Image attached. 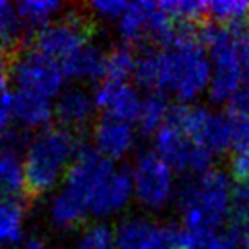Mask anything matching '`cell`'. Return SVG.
Here are the masks:
<instances>
[{"instance_id":"cell-1","label":"cell","mask_w":249,"mask_h":249,"mask_svg":"<svg viewBox=\"0 0 249 249\" xmlns=\"http://www.w3.org/2000/svg\"><path fill=\"white\" fill-rule=\"evenodd\" d=\"M212 67L200 35L181 29L160 48L139 53L133 73L139 89L174 97L179 104H195L208 94Z\"/></svg>"},{"instance_id":"cell-2","label":"cell","mask_w":249,"mask_h":249,"mask_svg":"<svg viewBox=\"0 0 249 249\" xmlns=\"http://www.w3.org/2000/svg\"><path fill=\"white\" fill-rule=\"evenodd\" d=\"M60 188L97 222L120 217L133 201L128 171L118 167L92 147L79 150Z\"/></svg>"},{"instance_id":"cell-3","label":"cell","mask_w":249,"mask_h":249,"mask_svg":"<svg viewBox=\"0 0 249 249\" xmlns=\"http://www.w3.org/2000/svg\"><path fill=\"white\" fill-rule=\"evenodd\" d=\"M212 67L208 97L229 104L249 87V29L212 26L200 33Z\"/></svg>"},{"instance_id":"cell-4","label":"cell","mask_w":249,"mask_h":249,"mask_svg":"<svg viewBox=\"0 0 249 249\" xmlns=\"http://www.w3.org/2000/svg\"><path fill=\"white\" fill-rule=\"evenodd\" d=\"M234 188L227 171L215 167L188 178L176 198L184 231H220L232 218Z\"/></svg>"},{"instance_id":"cell-5","label":"cell","mask_w":249,"mask_h":249,"mask_svg":"<svg viewBox=\"0 0 249 249\" xmlns=\"http://www.w3.org/2000/svg\"><path fill=\"white\" fill-rule=\"evenodd\" d=\"M79 150L73 132L60 124L38 132L22 154L26 188L35 195H53L63 184Z\"/></svg>"},{"instance_id":"cell-6","label":"cell","mask_w":249,"mask_h":249,"mask_svg":"<svg viewBox=\"0 0 249 249\" xmlns=\"http://www.w3.org/2000/svg\"><path fill=\"white\" fill-rule=\"evenodd\" d=\"M128 173L133 188V201H137L140 208L159 213L176 201L179 191L176 171L154 150H145L135 156Z\"/></svg>"},{"instance_id":"cell-7","label":"cell","mask_w":249,"mask_h":249,"mask_svg":"<svg viewBox=\"0 0 249 249\" xmlns=\"http://www.w3.org/2000/svg\"><path fill=\"white\" fill-rule=\"evenodd\" d=\"M212 156L232 150V121L229 113L210 109L203 104H178L169 120Z\"/></svg>"},{"instance_id":"cell-8","label":"cell","mask_w":249,"mask_h":249,"mask_svg":"<svg viewBox=\"0 0 249 249\" xmlns=\"http://www.w3.org/2000/svg\"><path fill=\"white\" fill-rule=\"evenodd\" d=\"M181 28L171 19L162 2H130L123 18L118 21L116 33L124 45H137L143 41H157L166 45L174 38Z\"/></svg>"},{"instance_id":"cell-9","label":"cell","mask_w":249,"mask_h":249,"mask_svg":"<svg viewBox=\"0 0 249 249\" xmlns=\"http://www.w3.org/2000/svg\"><path fill=\"white\" fill-rule=\"evenodd\" d=\"M11 75L16 90L38 94L53 101L67 87V73L63 67L36 48L26 50L16 56Z\"/></svg>"},{"instance_id":"cell-10","label":"cell","mask_w":249,"mask_h":249,"mask_svg":"<svg viewBox=\"0 0 249 249\" xmlns=\"http://www.w3.org/2000/svg\"><path fill=\"white\" fill-rule=\"evenodd\" d=\"M154 152L162 157L176 173L186 174L188 178L212 169L215 157L191 137H188L176 124L167 121L154 135Z\"/></svg>"},{"instance_id":"cell-11","label":"cell","mask_w":249,"mask_h":249,"mask_svg":"<svg viewBox=\"0 0 249 249\" xmlns=\"http://www.w3.org/2000/svg\"><path fill=\"white\" fill-rule=\"evenodd\" d=\"M89 43V28L82 16L63 14L46 28L36 31L35 48L63 67Z\"/></svg>"},{"instance_id":"cell-12","label":"cell","mask_w":249,"mask_h":249,"mask_svg":"<svg viewBox=\"0 0 249 249\" xmlns=\"http://www.w3.org/2000/svg\"><path fill=\"white\" fill-rule=\"evenodd\" d=\"M116 249H181L183 232L178 227L152 220L145 215H130L114 227Z\"/></svg>"},{"instance_id":"cell-13","label":"cell","mask_w":249,"mask_h":249,"mask_svg":"<svg viewBox=\"0 0 249 249\" xmlns=\"http://www.w3.org/2000/svg\"><path fill=\"white\" fill-rule=\"evenodd\" d=\"M139 145V128L132 121L103 116L92 130V149L116 164L128 159Z\"/></svg>"},{"instance_id":"cell-14","label":"cell","mask_w":249,"mask_h":249,"mask_svg":"<svg viewBox=\"0 0 249 249\" xmlns=\"http://www.w3.org/2000/svg\"><path fill=\"white\" fill-rule=\"evenodd\" d=\"M94 99L103 116L135 123L143 96L132 82L101 80L94 89Z\"/></svg>"},{"instance_id":"cell-15","label":"cell","mask_w":249,"mask_h":249,"mask_svg":"<svg viewBox=\"0 0 249 249\" xmlns=\"http://www.w3.org/2000/svg\"><path fill=\"white\" fill-rule=\"evenodd\" d=\"M97 113L94 92L82 86H69L55 99V118L60 126L70 130L86 128L92 123Z\"/></svg>"},{"instance_id":"cell-16","label":"cell","mask_w":249,"mask_h":249,"mask_svg":"<svg viewBox=\"0 0 249 249\" xmlns=\"http://www.w3.org/2000/svg\"><path fill=\"white\" fill-rule=\"evenodd\" d=\"M55 118V101L38 94L16 90L14 97V121L24 130L41 132L48 128Z\"/></svg>"},{"instance_id":"cell-17","label":"cell","mask_w":249,"mask_h":249,"mask_svg":"<svg viewBox=\"0 0 249 249\" xmlns=\"http://www.w3.org/2000/svg\"><path fill=\"white\" fill-rule=\"evenodd\" d=\"M28 212L19 198L0 196V249L22 244L26 239Z\"/></svg>"},{"instance_id":"cell-18","label":"cell","mask_w":249,"mask_h":249,"mask_svg":"<svg viewBox=\"0 0 249 249\" xmlns=\"http://www.w3.org/2000/svg\"><path fill=\"white\" fill-rule=\"evenodd\" d=\"M107 50L101 45L90 41L77 56L63 65L67 79L84 80V82H96L104 79L106 72Z\"/></svg>"},{"instance_id":"cell-19","label":"cell","mask_w":249,"mask_h":249,"mask_svg":"<svg viewBox=\"0 0 249 249\" xmlns=\"http://www.w3.org/2000/svg\"><path fill=\"white\" fill-rule=\"evenodd\" d=\"M46 217L52 227L58 231H72L75 227H80L89 215L69 193L58 188L48 200Z\"/></svg>"},{"instance_id":"cell-20","label":"cell","mask_w":249,"mask_h":249,"mask_svg":"<svg viewBox=\"0 0 249 249\" xmlns=\"http://www.w3.org/2000/svg\"><path fill=\"white\" fill-rule=\"evenodd\" d=\"M26 188L22 156L14 145H0V195L18 198Z\"/></svg>"},{"instance_id":"cell-21","label":"cell","mask_w":249,"mask_h":249,"mask_svg":"<svg viewBox=\"0 0 249 249\" xmlns=\"http://www.w3.org/2000/svg\"><path fill=\"white\" fill-rule=\"evenodd\" d=\"M171 109H173V106L169 104V99L164 94L149 92L147 96H143L139 116L135 120L139 132L156 135L167 123L171 116Z\"/></svg>"},{"instance_id":"cell-22","label":"cell","mask_w":249,"mask_h":249,"mask_svg":"<svg viewBox=\"0 0 249 249\" xmlns=\"http://www.w3.org/2000/svg\"><path fill=\"white\" fill-rule=\"evenodd\" d=\"M65 5L58 0H22L18 4V11L26 28L36 31L46 28L63 16Z\"/></svg>"},{"instance_id":"cell-23","label":"cell","mask_w":249,"mask_h":249,"mask_svg":"<svg viewBox=\"0 0 249 249\" xmlns=\"http://www.w3.org/2000/svg\"><path fill=\"white\" fill-rule=\"evenodd\" d=\"M24 29L18 5L0 0V53L14 52L21 43Z\"/></svg>"},{"instance_id":"cell-24","label":"cell","mask_w":249,"mask_h":249,"mask_svg":"<svg viewBox=\"0 0 249 249\" xmlns=\"http://www.w3.org/2000/svg\"><path fill=\"white\" fill-rule=\"evenodd\" d=\"M208 16L217 26L244 28L249 21V0H213L208 2Z\"/></svg>"},{"instance_id":"cell-25","label":"cell","mask_w":249,"mask_h":249,"mask_svg":"<svg viewBox=\"0 0 249 249\" xmlns=\"http://www.w3.org/2000/svg\"><path fill=\"white\" fill-rule=\"evenodd\" d=\"M137 56L139 55L126 45H120L107 50L106 72H104L103 80L130 82V79H133V73H135Z\"/></svg>"},{"instance_id":"cell-26","label":"cell","mask_w":249,"mask_h":249,"mask_svg":"<svg viewBox=\"0 0 249 249\" xmlns=\"http://www.w3.org/2000/svg\"><path fill=\"white\" fill-rule=\"evenodd\" d=\"M72 249H116L114 227L107 222H92L80 229Z\"/></svg>"},{"instance_id":"cell-27","label":"cell","mask_w":249,"mask_h":249,"mask_svg":"<svg viewBox=\"0 0 249 249\" xmlns=\"http://www.w3.org/2000/svg\"><path fill=\"white\" fill-rule=\"evenodd\" d=\"M181 249H237V239L220 231H184Z\"/></svg>"},{"instance_id":"cell-28","label":"cell","mask_w":249,"mask_h":249,"mask_svg":"<svg viewBox=\"0 0 249 249\" xmlns=\"http://www.w3.org/2000/svg\"><path fill=\"white\" fill-rule=\"evenodd\" d=\"M16 87L12 82L11 67L0 58V137L7 135L14 121Z\"/></svg>"},{"instance_id":"cell-29","label":"cell","mask_w":249,"mask_h":249,"mask_svg":"<svg viewBox=\"0 0 249 249\" xmlns=\"http://www.w3.org/2000/svg\"><path fill=\"white\" fill-rule=\"evenodd\" d=\"M162 5L179 28L193 26L205 16H208V2H201V0H166L162 2Z\"/></svg>"},{"instance_id":"cell-30","label":"cell","mask_w":249,"mask_h":249,"mask_svg":"<svg viewBox=\"0 0 249 249\" xmlns=\"http://www.w3.org/2000/svg\"><path fill=\"white\" fill-rule=\"evenodd\" d=\"M130 2L126 0H94L89 4V12L94 19L104 22V24H111L114 26L118 24L123 14L128 9Z\"/></svg>"},{"instance_id":"cell-31","label":"cell","mask_w":249,"mask_h":249,"mask_svg":"<svg viewBox=\"0 0 249 249\" xmlns=\"http://www.w3.org/2000/svg\"><path fill=\"white\" fill-rule=\"evenodd\" d=\"M232 121V150L249 152V109L229 111Z\"/></svg>"},{"instance_id":"cell-32","label":"cell","mask_w":249,"mask_h":249,"mask_svg":"<svg viewBox=\"0 0 249 249\" xmlns=\"http://www.w3.org/2000/svg\"><path fill=\"white\" fill-rule=\"evenodd\" d=\"M232 218L235 220L239 229L249 225V179L242 181L234 188Z\"/></svg>"},{"instance_id":"cell-33","label":"cell","mask_w":249,"mask_h":249,"mask_svg":"<svg viewBox=\"0 0 249 249\" xmlns=\"http://www.w3.org/2000/svg\"><path fill=\"white\" fill-rule=\"evenodd\" d=\"M227 174L232 179H237L239 183L248 181L249 179V152H246V150H231Z\"/></svg>"},{"instance_id":"cell-34","label":"cell","mask_w":249,"mask_h":249,"mask_svg":"<svg viewBox=\"0 0 249 249\" xmlns=\"http://www.w3.org/2000/svg\"><path fill=\"white\" fill-rule=\"evenodd\" d=\"M21 248L22 249H52V246H50V242L46 241L45 237H41V235H29V237L24 239Z\"/></svg>"},{"instance_id":"cell-35","label":"cell","mask_w":249,"mask_h":249,"mask_svg":"<svg viewBox=\"0 0 249 249\" xmlns=\"http://www.w3.org/2000/svg\"><path fill=\"white\" fill-rule=\"evenodd\" d=\"M237 237L241 239L242 242H244V248H246V249H249V225H246V227H241V229H239Z\"/></svg>"}]
</instances>
